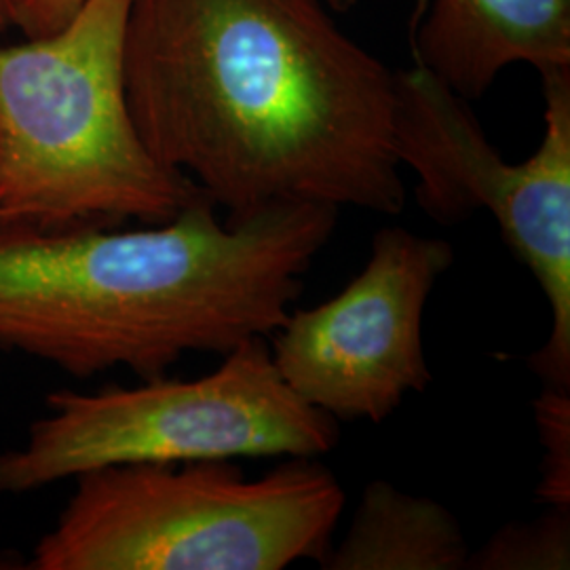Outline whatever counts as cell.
I'll use <instances>...</instances> for the list:
<instances>
[{"label":"cell","mask_w":570,"mask_h":570,"mask_svg":"<svg viewBox=\"0 0 570 570\" xmlns=\"http://www.w3.org/2000/svg\"><path fill=\"white\" fill-rule=\"evenodd\" d=\"M122 77L150 155L226 223L279 204L406 205L393 72L324 0H131Z\"/></svg>","instance_id":"obj_1"},{"label":"cell","mask_w":570,"mask_h":570,"mask_svg":"<svg viewBox=\"0 0 570 570\" xmlns=\"http://www.w3.org/2000/svg\"><path fill=\"white\" fill-rule=\"evenodd\" d=\"M332 205L279 204L226 223L207 197L138 228L0 235V351L75 379L125 367L161 376L284 326L338 220Z\"/></svg>","instance_id":"obj_2"},{"label":"cell","mask_w":570,"mask_h":570,"mask_svg":"<svg viewBox=\"0 0 570 570\" xmlns=\"http://www.w3.org/2000/svg\"><path fill=\"white\" fill-rule=\"evenodd\" d=\"M129 4L85 0L60 30L0 47V214L13 225H157L207 197L136 129L122 77Z\"/></svg>","instance_id":"obj_3"},{"label":"cell","mask_w":570,"mask_h":570,"mask_svg":"<svg viewBox=\"0 0 570 570\" xmlns=\"http://www.w3.org/2000/svg\"><path fill=\"white\" fill-rule=\"evenodd\" d=\"M30 570H282L320 560L345 508L330 469L289 456L263 478L230 461L91 469Z\"/></svg>","instance_id":"obj_4"},{"label":"cell","mask_w":570,"mask_h":570,"mask_svg":"<svg viewBox=\"0 0 570 570\" xmlns=\"http://www.w3.org/2000/svg\"><path fill=\"white\" fill-rule=\"evenodd\" d=\"M223 357L197 379L161 374L136 387L51 391L20 444L0 450V494H30L112 465L317 459L338 444L336 419L285 383L265 338Z\"/></svg>","instance_id":"obj_5"},{"label":"cell","mask_w":570,"mask_h":570,"mask_svg":"<svg viewBox=\"0 0 570 570\" xmlns=\"http://www.w3.org/2000/svg\"><path fill=\"white\" fill-rule=\"evenodd\" d=\"M539 75L546 131L522 164L503 159L468 100L421 61L393 72V134L400 164L419 178L414 197L429 218L459 225L480 209L492 214L550 305V336L529 366L546 385L570 389V66Z\"/></svg>","instance_id":"obj_6"},{"label":"cell","mask_w":570,"mask_h":570,"mask_svg":"<svg viewBox=\"0 0 570 570\" xmlns=\"http://www.w3.org/2000/svg\"><path fill=\"white\" fill-rule=\"evenodd\" d=\"M454 263L449 242L381 228L364 271L327 303L289 311L271 355L311 406L336 421L383 423L406 393L431 383L423 315Z\"/></svg>","instance_id":"obj_7"},{"label":"cell","mask_w":570,"mask_h":570,"mask_svg":"<svg viewBox=\"0 0 570 570\" xmlns=\"http://www.w3.org/2000/svg\"><path fill=\"white\" fill-rule=\"evenodd\" d=\"M419 61L465 100L518 61L570 66V0H433Z\"/></svg>","instance_id":"obj_8"},{"label":"cell","mask_w":570,"mask_h":570,"mask_svg":"<svg viewBox=\"0 0 570 570\" xmlns=\"http://www.w3.org/2000/svg\"><path fill=\"white\" fill-rule=\"evenodd\" d=\"M468 558L463 529L444 505L372 480L345 539L317 562L324 570H459Z\"/></svg>","instance_id":"obj_9"},{"label":"cell","mask_w":570,"mask_h":570,"mask_svg":"<svg viewBox=\"0 0 570 570\" xmlns=\"http://www.w3.org/2000/svg\"><path fill=\"white\" fill-rule=\"evenodd\" d=\"M465 569H570V510L548 508L532 522L497 530L480 550L469 551Z\"/></svg>","instance_id":"obj_10"},{"label":"cell","mask_w":570,"mask_h":570,"mask_svg":"<svg viewBox=\"0 0 570 570\" xmlns=\"http://www.w3.org/2000/svg\"><path fill=\"white\" fill-rule=\"evenodd\" d=\"M534 419L543 446L537 501L570 510V389L546 385L534 400Z\"/></svg>","instance_id":"obj_11"},{"label":"cell","mask_w":570,"mask_h":570,"mask_svg":"<svg viewBox=\"0 0 570 570\" xmlns=\"http://www.w3.org/2000/svg\"><path fill=\"white\" fill-rule=\"evenodd\" d=\"M85 0H9L11 23L26 39L60 30Z\"/></svg>","instance_id":"obj_12"},{"label":"cell","mask_w":570,"mask_h":570,"mask_svg":"<svg viewBox=\"0 0 570 570\" xmlns=\"http://www.w3.org/2000/svg\"><path fill=\"white\" fill-rule=\"evenodd\" d=\"M11 9H9V0H0V32L11 28Z\"/></svg>","instance_id":"obj_13"},{"label":"cell","mask_w":570,"mask_h":570,"mask_svg":"<svg viewBox=\"0 0 570 570\" xmlns=\"http://www.w3.org/2000/svg\"><path fill=\"white\" fill-rule=\"evenodd\" d=\"M324 2H326V7L334 9V11H346V9H351L353 4H357L360 0H324Z\"/></svg>","instance_id":"obj_14"},{"label":"cell","mask_w":570,"mask_h":570,"mask_svg":"<svg viewBox=\"0 0 570 570\" xmlns=\"http://www.w3.org/2000/svg\"><path fill=\"white\" fill-rule=\"evenodd\" d=\"M11 228H18V225H13L4 214H0V235L7 233V230H11Z\"/></svg>","instance_id":"obj_15"}]
</instances>
